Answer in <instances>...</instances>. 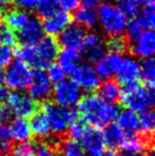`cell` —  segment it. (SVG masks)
Returning <instances> with one entry per match:
<instances>
[{
  "mask_svg": "<svg viewBox=\"0 0 155 156\" xmlns=\"http://www.w3.org/2000/svg\"><path fill=\"white\" fill-rule=\"evenodd\" d=\"M155 1L154 0H148L143 4V9L139 13L137 17L140 23L143 26L145 29H152L155 26Z\"/></svg>",
  "mask_w": 155,
  "mask_h": 156,
  "instance_id": "29",
  "label": "cell"
},
{
  "mask_svg": "<svg viewBox=\"0 0 155 156\" xmlns=\"http://www.w3.org/2000/svg\"><path fill=\"white\" fill-rule=\"evenodd\" d=\"M86 36L85 30L82 29L77 23H70L64 31L58 34V44L64 48L68 49H77L82 48L84 38Z\"/></svg>",
  "mask_w": 155,
  "mask_h": 156,
  "instance_id": "16",
  "label": "cell"
},
{
  "mask_svg": "<svg viewBox=\"0 0 155 156\" xmlns=\"http://www.w3.org/2000/svg\"><path fill=\"white\" fill-rule=\"evenodd\" d=\"M97 18L101 30L111 37L121 35L128 23V18L111 2L100 4L97 11Z\"/></svg>",
  "mask_w": 155,
  "mask_h": 156,
  "instance_id": "3",
  "label": "cell"
},
{
  "mask_svg": "<svg viewBox=\"0 0 155 156\" xmlns=\"http://www.w3.org/2000/svg\"><path fill=\"white\" fill-rule=\"evenodd\" d=\"M29 89V96L36 102H43L49 99L53 90V84L50 82L47 73L41 69L32 71L31 79L27 87Z\"/></svg>",
  "mask_w": 155,
  "mask_h": 156,
  "instance_id": "7",
  "label": "cell"
},
{
  "mask_svg": "<svg viewBox=\"0 0 155 156\" xmlns=\"http://www.w3.org/2000/svg\"><path fill=\"white\" fill-rule=\"evenodd\" d=\"M44 37L43 25L36 17H31L27 23L18 30L17 38L23 45H34Z\"/></svg>",
  "mask_w": 155,
  "mask_h": 156,
  "instance_id": "17",
  "label": "cell"
},
{
  "mask_svg": "<svg viewBox=\"0 0 155 156\" xmlns=\"http://www.w3.org/2000/svg\"><path fill=\"white\" fill-rule=\"evenodd\" d=\"M8 131L11 139L15 140V141L19 142V144L28 142V140L32 136L29 122L25 118L17 117L16 119L12 120L10 122V124H9Z\"/></svg>",
  "mask_w": 155,
  "mask_h": 156,
  "instance_id": "20",
  "label": "cell"
},
{
  "mask_svg": "<svg viewBox=\"0 0 155 156\" xmlns=\"http://www.w3.org/2000/svg\"><path fill=\"white\" fill-rule=\"evenodd\" d=\"M115 5L126 18H134L139 12L138 4L133 0H117Z\"/></svg>",
  "mask_w": 155,
  "mask_h": 156,
  "instance_id": "33",
  "label": "cell"
},
{
  "mask_svg": "<svg viewBox=\"0 0 155 156\" xmlns=\"http://www.w3.org/2000/svg\"><path fill=\"white\" fill-rule=\"evenodd\" d=\"M58 65L65 70L66 73L72 74L82 65V54L77 49L64 48L58 54Z\"/></svg>",
  "mask_w": 155,
  "mask_h": 156,
  "instance_id": "19",
  "label": "cell"
},
{
  "mask_svg": "<svg viewBox=\"0 0 155 156\" xmlns=\"http://www.w3.org/2000/svg\"><path fill=\"white\" fill-rule=\"evenodd\" d=\"M117 125L122 129L124 134L129 136H133L135 133L140 131L139 127V116L137 113L131 111V109H124L118 113L117 115Z\"/></svg>",
  "mask_w": 155,
  "mask_h": 156,
  "instance_id": "21",
  "label": "cell"
},
{
  "mask_svg": "<svg viewBox=\"0 0 155 156\" xmlns=\"http://www.w3.org/2000/svg\"><path fill=\"white\" fill-rule=\"evenodd\" d=\"M98 88H99L98 96L107 102L114 103L121 97V87L114 80L107 79L104 82L100 83V86Z\"/></svg>",
  "mask_w": 155,
  "mask_h": 156,
  "instance_id": "25",
  "label": "cell"
},
{
  "mask_svg": "<svg viewBox=\"0 0 155 156\" xmlns=\"http://www.w3.org/2000/svg\"><path fill=\"white\" fill-rule=\"evenodd\" d=\"M116 156H148V154L146 155L145 153H140V154H131V153H125V152H121L120 154H118Z\"/></svg>",
  "mask_w": 155,
  "mask_h": 156,
  "instance_id": "50",
  "label": "cell"
},
{
  "mask_svg": "<svg viewBox=\"0 0 155 156\" xmlns=\"http://www.w3.org/2000/svg\"><path fill=\"white\" fill-rule=\"evenodd\" d=\"M80 3L82 4L83 8L95 10L99 8V5L102 3V0H80Z\"/></svg>",
  "mask_w": 155,
  "mask_h": 156,
  "instance_id": "47",
  "label": "cell"
},
{
  "mask_svg": "<svg viewBox=\"0 0 155 156\" xmlns=\"http://www.w3.org/2000/svg\"><path fill=\"white\" fill-rule=\"evenodd\" d=\"M16 43V35L10 27L0 21V45L12 47Z\"/></svg>",
  "mask_w": 155,
  "mask_h": 156,
  "instance_id": "37",
  "label": "cell"
},
{
  "mask_svg": "<svg viewBox=\"0 0 155 156\" xmlns=\"http://www.w3.org/2000/svg\"><path fill=\"white\" fill-rule=\"evenodd\" d=\"M4 83V71L3 69H0V85Z\"/></svg>",
  "mask_w": 155,
  "mask_h": 156,
  "instance_id": "52",
  "label": "cell"
},
{
  "mask_svg": "<svg viewBox=\"0 0 155 156\" xmlns=\"http://www.w3.org/2000/svg\"><path fill=\"white\" fill-rule=\"evenodd\" d=\"M120 147L122 148V152L131 153V154H140V153H145L147 144L141 138L129 136V138L123 140Z\"/></svg>",
  "mask_w": 155,
  "mask_h": 156,
  "instance_id": "31",
  "label": "cell"
},
{
  "mask_svg": "<svg viewBox=\"0 0 155 156\" xmlns=\"http://www.w3.org/2000/svg\"><path fill=\"white\" fill-rule=\"evenodd\" d=\"M82 49L87 61L96 63L105 54L106 44L101 34L97 32H91L85 36Z\"/></svg>",
  "mask_w": 155,
  "mask_h": 156,
  "instance_id": "9",
  "label": "cell"
},
{
  "mask_svg": "<svg viewBox=\"0 0 155 156\" xmlns=\"http://www.w3.org/2000/svg\"><path fill=\"white\" fill-rule=\"evenodd\" d=\"M11 137L9 135L8 127L0 125V154L3 155L10 151L11 149Z\"/></svg>",
  "mask_w": 155,
  "mask_h": 156,
  "instance_id": "40",
  "label": "cell"
},
{
  "mask_svg": "<svg viewBox=\"0 0 155 156\" xmlns=\"http://www.w3.org/2000/svg\"><path fill=\"white\" fill-rule=\"evenodd\" d=\"M61 156H88L80 141L76 139H67L61 144Z\"/></svg>",
  "mask_w": 155,
  "mask_h": 156,
  "instance_id": "30",
  "label": "cell"
},
{
  "mask_svg": "<svg viewBox=\"0 0 155 156\" xmlns=\"http://www.w3.org/2000/svg\"><path fill=\"white\" fill-rule=\"evenodd\" d=\"M79 141H81L80 144H82L88 156H97L103 152L105 147L102 132H100L96 127L87 126V125Z\"/></svg>",
  "mask_w": 155,
  "mask_h": 156,
  "instance_id": "10",
  "label": "cell"
},
{
  "mask_svg": "<svg viewBox=\"0 0 155 156\" xmlns=\"http://www.w3.org/2000/svg\"><path fill=\"white\" fill-rule=\"evenodd\" d=\"M155 126V116L152 109L146 111L141 113L139 116V127L140 132H143L145 135L151 136L153 134Z\"/></svg>",
  "mask_w": 155,
  "mask_h": 156,
  "instance_id": "32",
  "label": "cell"
},
{
  "mask_svg": "<svg viewBox=\"0 0 155 156\" xmlns=\"http://www.w3.org/2000/svg\"><path fill=\"white\" fill-rule=\"evenodd\" d=\"M85 127H86V125L83 124L82 122L80 121H73L71 125L69 126V133H70V136L72 139H76L79 141V139L81 138V136L83 135V133H84L85 131Z\"/></svg>",
  "mask_w": 155,
  "mask_h": 156,
  "instance_id": "43",
  "label": "cell"
},
{
  "mask_svg": "<svg viewBox=\"0 0 155 156\" xmlns=\"http://www.w3.org/2000/svg\"><path fill=\"white\" fill-rule=\"evenodd\" d=\"M121 100L128 109L135 113H143L152 108L154 104V93L152 88L134 83L124 85L121 89Z\"/></svg>",
  "mask_w": 155,
  "mask_h": 156,
  "instance_id": "2",
  "label": "cell"
},
{
  "mask_svg": "<svg viewBox=\"0 0 155 156\" xmlns=\"http://www.w3.org/2000/svg\"><path fill=\"white\" fill-rule=\"evenodd\" d=\"M11 156H35L33 152V146L32 144H28V142L20 144L12 151Z\"/></svg>",
  "mask_w": 155,
  "mask_h": 156,
  "instance_id": "42",
  "label": "cell"
},
{
  "mask_svg": "<svg viewBox=\"0 0 155 156\" xmlns=\"http://www.w3.org/2000/svg\"><path fill=\"white\" fill-rule=\"evenodd\" d=\"M102 136H103L105 146H108L111 149L120 147L122 142H123V140L125 139L122 129L115 123H110L105 125L104 131L102 132Z\"/></svg>",
  "mask_w": 155,
  "mask_h": 156,
  "instance_id": "24",
  "label": "cell"
},
{
  "mask_svg": "<svg viewBox=\"0 0 155 156\" xmlns=\"http://www.w3.org/2000/svg\"><path fill=\"white\" fill-rule=\"evenodd\" d=\"M132 51L140 58H152L155 52V34L152 29H146L132 41Z\"/></svg>",
  "mask_w": 155,
  "mask_h": 156,
  "instance_id": "14",
  "label": "cell"
},
{
  "mask_svg": "<svg viewBox=\"0 0 155 156\" xmlns=\"http://www.w3.org/2000/svg\"><path fill=\"white\" fill-rule=\"evenodd\" d=\"M6 100L12 114L16 115L18 118L31 117L36 112V101L23 91H14L9 94Z\"/></svg>",
  "mask_w": 155,
  "mask_h": 156,
  "instance_id": "8",
  "label": "cell"
},
{
  "mask_svg": "<svg viewBox=\"0 0 155 156\" xmlns=\"http://www.w3.org/2000/svg\"><path fill=\"white\" fill-rule=\"evenodd\" d=\"M72 76L79 87L87 91L96 90L101 83V78L90 65H81L72 73Z\"/></svg>",
  "mask_w": 155,
  "mask_h": 156,
  "instance_id": "13",
  "label": "cell"
},
{
  "mask_svg": "<svg viewBox=\"0 0 155 156\" xmlns=\"http://www.w3.org/2000/svg\"><path fill=\"white\" fill-rule=\"evenodd\" d=\"M11 116H12V112L8 105L0 104V125L8 123L11 119Z\"/></svg>",
  "mask_w": 155,
  "mask_h": 156,
  "instance_id": "46",
  "label": "cell"
},
{
  "mask_svg": "<svg viewBox=\"0 0 155 156\" xmlns=\"http://www.w3.org/2000/svg\"><path fill=\"white\" fill-rule=\"evenodd\" d=\"M71 23V16L65 11H56L50 16L44 18L43 25L44 33H47L48 36H55L64 31Z\"/></svg>",
  "mask_w": 155,
  "mask_h": 156,
  "instance_id": "15",
  "label": "cell"
},
{
  "mask_svg": "<svg viewBox=\"0 0 155 156\" xmlns=\"http://www.w3.org/2000/svg\"><path fill=\"white\" fill-rule=\"evenodd\" d=\"M115 74L123 85L137 83L140 76V63L133 56H123Z\"/></svg>",
  "mask_w": 155,
  "mask_h": 156,
  "instance_id": "12",
  "label": "cell"
},
{
  "mask_svg": "<svg viewBox=\"0 0 155 156\" xmlns=\"http://www.w3.org/2000/svg\"><path fill=\"white\" fill-rule=\"evenodd\" d=\"M58 8L65 12H73L80 5V0H56Z\"/></svg>",
  "mask_w": 155,
  "mask_h": 156,
  "instance_id": "44",
  "label": "cell"
},
{
  "mask_svg": "<svg viewBox=\"0 0 155 156\" xmlns=\"http://www.w3.org/2000/svg\"><path fill=\"white\" fill-rule=\"evenodd\" d=\"M75 20L82 29H93L98 25L97 12L86 8H78L75 11Z\"/></svg>",
  "mask_w": 155,
  "mask_h": 156,
  "instance_id": "26",
  "label": "cell"
},
{
  "mask_svg": "<svg viewBox=\"0 0 155 156\" xmlns=\"http://www.w3.org/2000/svg\"><path fill=\"white\" fill-rule=\"evenodd\" d=\"M14 52L9 46L0 45V69H4L13 61Z\"/></svg>",
  "mask_w": 155,
  "mask_h": 156,
  "instance_id": "41",
  "label": "cell"
},
{
  "mask_svg": "<svg viewBox=\"0 0 155 156\" xmlns=\"http://www.w3.org/2000/svg\"><path fill=\"white\" fill-rule=\"evenodd\" d=\"M31 18L29 12L20 9H14L9 11L4 16V23L12 30H20Z\"/></svg>",
  "mask_w": 155,
  "mask_h": 156,
  "instance_id": "27",
  "label": "cell"
},
{
  "mask_svg": "<svg viewBox=\"0 0 155 156\" xmlns=\"http://www.w3.org/2000/svg\"><path fill=\"white\" fill-rule=\"evenodd\" d=\"M146 87L153 88L155 84V64L152 58H145L140 63V76Z\"/></svg>",
  "mask_w": 155,
  "mask_h": 156,
  "instance_id": "28",
  "label": "cell"
},
{
  "mask_svg": "<svg viewBox=\"0 0 155 156\" xmlns=\"http://www.w3.org/2000/svg\"><path fill=\"white\" fill-rule=\"evenodd\" d=\"M44 114L49 121L51 132L56 135L64 134L73 121L77 115L71 108H65L55 103H46L43 107Z\"/></svg>",
  "mask_w": 155,
  "mask_h": 156,
  "instance_id": "4",
  "label": "cell"
},
{
  "mask_svg": "<svg viewBox=\"0 0 155 156\" xmlns=\"http://www.w3.org/2000/svg\"><path fill=\"white\" fill-rule=\"evenodd\" d=\"M29 125L31 132L37 137H47L51 133L49 121H48L44 112H35L31 116Z\"/></svg>",
  "mask_w": 155,
  "mask_h": 156,
  "instance_id": "22",
  "label": "cell"
},
{
  "mask_svg": "<svg viewBox=\"0 0 155 156\" xmlns=\"http://www.w3.org/2000/svg\"><path fill=\"white\" fill-rule=\"evenodd\" d=\"M107 47L111 50V52L122 54L126 48V41L121 35L119 36H113L111 37L110 41L107 43Z\"/></svg>",
  "mask_w": 155,
  "mask_h": 156,
  "instance_id": "39",
  "label": "cell"
},
{
  "mask_svg": "<svg viewBox=\"0 0 155 156\" xmlns=\"http://www.w3.org/2000/svg\"><path fill=\"white\" fill-rule=\"evenodd\" d=\"M143 30H145V28H143V26L140 23V21L137 18H132L130 21L126 23L124 32H125L128 41H130L131 43H132V41H134L135 39L141 34V32H143Z\"/></svg>",
  "mask_w": 155,
  "mask_h": 156,
  "instance_id": "34",
  "label": "cell"
},
{
  "mask_svg": "<svg viewBox=\"0 0 155 156\" xmlns=\"http://www.w3.org/2000/svg\"><path fill=\"white\" fill-rule=\"evenodd\" d=\"M35 49L44 69L56 60L60 52V44L54 37L45 36L35 44Z\"/></svg>",
  "mask_w": 155,
  "mask_h": 156,
  "instance_id": "11",
  "label": "cell"
},
{
  "mask_svg": "<svg viewBox=\"0 0 155 156\" xmlns=\"http://www.w3.org/2000/svg\"><path fill=\"white\" fill-rule=\"evenodd\" d=\"M97 156H116L114 154V153L112 152H108V151H103V152H101L100 154H98Z\"/></svg>",
  "mask_w": 155,
  "mask_h": 156,
  "instance_id": "51",
  "label": "cell"
},
{
  "mask_svg": "<svg viewBox=\"0 0 155 156\" xmlns=\"http://www.w3.org/2000/svg\"><path fill=\"white\" fill-rule=\"evenodd\" d=\"M78 112L83 121L93 126H105L112 123L119 113L114 103L107 102L95 94H87L81 99Z\"/></svg>",
  "mask_w": 155,
  "mask_h": 156,
  "instance_id": "1",
  "label": "cell"
},
{
  "mask_svg": "<svg viewBox=\"0 0 155 156\" xmlns=\"http://www.w3.org/2000/svg\"><path fill=\"white\" fill-rule=\"evenodd\" d=\"M8 96H9L8 89L4 86H2V85H0V104H2L8 99Z\"/></svg>",
  "mask_w": 155,
  "mask_h": 156,
  "instance_id": "48",
  "label": "cell"
},
{
  "mask_svg": "<svg viewBox=\"0 0 155 156\" xmlns=\"http://www.w3.org/2000/svg\"><path fill=\"white\" fill-rule=\"evenodd\" d=\"M58 6L56 3V0H38L36 10H37L39 16L46 18V17L55 13L58 11Z\"/></svg>",
  "mask_w": 155,
  "mask_h": 156,
  "instance_id": "35",
  "label": "cell"
},
{
  "mask_svg": "<svg viewBox=\"0 0 155 156\" xmlns=\"http://www.w3.org/2000/svg\"><path fill=\"white\" fill-rule=\"evenodd\" d=\"M30 67L20 60L12 61L4 71V83L14 91H21L27 88L31 79Z\"/></svg>",
  "mask_w": 155,
  "mask_h": 156,
  "instance_id": "5",
  "label": "cell"
},
{
  "mask_svg": "<svg viewBox=\"0 0 155 156\" xmlns=\"http://www.w3.org/2000/svg\"><path fill=\"white\" fill-rule=\"evenodd\" d=\"M11 1H12V0H0V11L4 10V9L11 3Z\"/></svg>",
  "mask_w": 155,
  "mask_h": 156,
  "instance_id": "49",
  "label": "cell"
},
{
  "mask_svg": "<svg viewBox=\"0 0 155 156\" xmlns=\"http://www.w3.org/2000/svg\"><path fill=\"white\" fill-rule=\"evenodd\" d=\"M122 58L123 55L120 53H115V52H110L107 54L105 53L100 60L95 63V70L99 74L100 78L110 79L113 74L116 73Z\"/></svg>",
  "mask_w": 155,
  "mask_h": 156,
  "instance_id": "18",
  "label": "cell"
},
{
  "mask_svg": "<svg viewBox=\"0 0 155 156\" xmlns=\"http://www.w3.org/2000/svg\"><path fill=\"white\" fill-rule=\"evenodd\" d=\"M32 146H33V152L35 156H56L53 144H51L50 142L39 141L36 144H32Z\"/></svg>",
  "mask_w": 155,
  "mask_h": 156,
  "instance_id": "38",
  "label": "cell"
},
{
  "mask_svg": "<svg viewBox=\"0 0 155 156\" xmlns=\"http://www.w3.org/2000/svg\"><path fill=\"white\" fill-rule=\"evenodd\" d=\"M16 54L18 56V60L27 64L29 67L43 70V66H41V63L37 56V53H36L35 44L34 45H21L17 49Z\"/></svg>",
  "mask_w": 155,
  "mask_h": 156,
  "instance_id": "23",
  "label": "cell"
},
{
  "mask_svg": "<svg viewBox=\"0 0 155 156\" xmlns=\"http://www.w3.org/2000/svg\"><path fill=\"white\" fill-rule=\"evenodd\" d=\"M134 2H136L137 4H145L146 2L148 1V0H133Z\"/></svg>",
  "mask_w": 155,
  "mask_h": 156,
  "instance_id": "53",
  "label": "cell"
},
{
  "mask_svg": "<svg viewBox=\"0 0 155 156\" xmlns=\"http://www.w3.org/2000/svg\"><path fill=\"white\" fill-rule=\"evenodd\" d=\"M14 3L16 4L17 9H20L26 12L36 10L38 0H13Z\"/></svg>",
  "mask_w": 155,
  "mask_h": 156,
  "instance_id": "45",
  "label": "cell"
},
{
  "mask_svg": "<svg viewBox=\"0 0 155 156\" xmlns=\"http://www.w3.org/2000/svg\"><path fill=\"white\" fill-rule=\"evenodd\" d=\"M54 103L65 108L77 106L82 99V89L73 80H67L58 83L52 90Z\"/></svg>",
  "mask_w": 155,
  "mask_h": 156,
  "instance_id": "6",
  "label": "cell"
},
{
  "mask_svg": "<svg viewBox=\"0 0 155 156\" xmlns=\"http://www.w3.org/2000/svg\"><path fill=\"white\" fill-rule=\"evenodd\" d=\"M47 76L49 78L50 82L52 84H58V83L62 82L66 79V72L65 70L61 67L58 64H55V63H52L51 65H49L47 67Z\"/></svg>",
  "mask_w": 155,
  "mask_h": 156,
  "instance_id": "36",
  "label": "cell"
}]
</instances>
